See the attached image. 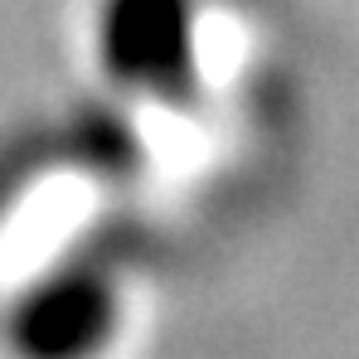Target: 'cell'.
<instances>
[{
	"label": "cell",
	"mask_w": 359,
	"mask_h": 359,
	"mask_svg": "<svg viewBox=\"0 0 359 359\" xmlns=\"http://www.w3.org/2000/svg\"><path fill=\"white\" fill-rule=\"evenodd\" d=\"M93 44L121 88L161 102H189L199 88L194 0H97Z\"/></svg>",
	"instance_id": "2"
},
{
	"label": "cell",
	"mask_w": 359,
	"mask_h": 359,
	"mask_svg": "<svg viewBox=\"0 0 359 359\" xmlns=\"http://www.w3.org/2000/svg\"><path fill=\"white\" fill-rule=\"evenodd\" d=\"M121 330V292L107 267L63 262L5 311L10 359H102Z\"/></svg>",
	"instance_id": "1"
}]
</instances>
